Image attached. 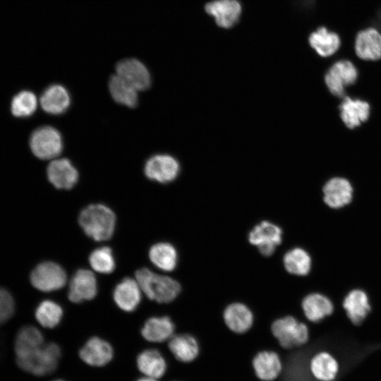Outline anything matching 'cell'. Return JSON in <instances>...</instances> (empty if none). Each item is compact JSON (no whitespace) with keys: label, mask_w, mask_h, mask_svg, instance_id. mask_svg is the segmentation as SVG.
<instances>
[{"label":"cell","mask_w":381,"mask_h":381,"mask_svg":"<svg viewBox=\"0 0 381 381\" xmlns=\"http://www.w3.org/2000/svg\"><path fill=\"white\" fill-rule=\"evenodd\" d=\"M358 72L354 64L349 60L336 61L325 75V83L329 92L338 97H344L346 87L356 83Z\"/></svg>","instance_id":"cell-7"},{"label":"cell","mask_w":381,"mask_h":381,"mask_svg":"<svg viewBox=\"0 0 381 381\" xmlns=\"http://www.w3.org/2000/svg\"><path fill=\"white\" fill-rule=\"evenodd\" d=\"M40 102L44 111L52 114H60L68 108L71 99L64 86L52 85L44 91Z\"/></svg>","instance_id":"cell-23"},{"label":"cell","mask_w":381,"mask_h":381,"mask_svg":"<svg viewBox=\"0 0 381 381\" xmlns=\"http://www.w3.org/2000/svg\"><path fill=\"white\" fill-rule=\"evenodd\" d=\"M119 77L138 90H147L151 83L150 74L146 66L133 58L120 61L116 66Z\"/></svg>","instance_id":"cell-11"},{"label":"cell","mask_w":381,"mask_h":381,"mask_svg":"<svg viewBox=\"0 0 381 381\" xmlns=\"http://www.w3.org/2000/svg\"><path fill=\"white\" fill-rule=\"evenodd\" d=\"M373 24L381 32V7L377 10Z\"/></svg>","instance_id":"cell-37"},{"label":"cell","mask_w":381,"mask_h":381,"mask_svg":"<svg viewBox=\"0 0 381 381\" xmlns=\"http://www.w3.org/2000/svg\"><path fill=\"white\" fill-rule=\"evenodd\" d=\"M175 326L168 316L152 317L145 322L141 329V334L150 342H163L173 335Z\"/></svg>","instance_id":"cell-24"},{"label":"cell","mask_w":381,"mask_h":381,"mask_svg":"<svg viewBox=\"0 0 381 381\" xmlns=\"http://www.w3.org/2000/svg\"><path fill=\"white\" fill-rule=\"evenodd\" d=\"M301 308L306 318L318 322L334 312V304L325 295L314 292L307 294L301 301Z\"/></svg>","instance_id":"cell-19"},{"label":"cell","mask_w":381,"mask_h":381,"mask_svg":"<svg viewBox=\"0 0 381 381\" xmlns=\"http://www.w3.org/2000/svg\"><path fill=\"white\" fill-rule=\"evenodd\" d=\"M44 344V337L37 327L26 325L18 332L15 341L14 351L16 356L25 354Z\"/></svg>","instance_id":"cell-31"},{"label":"cell","mask_w":381,"mask_h":381,"mask_svg":"<svg viewBox=\"0 0 381 381\" xmlns=\"http://www.w3.org/2000/svg\"><path fill=\"white\" fill-rule=\"evenodd\" d=\"M205 8L214 18L216 23L224 28L234 26L241 13V4L236 0H215L207 3Z\"/></svg>","instance_id":"cell-16"},{"label":"cell","mask_w":381,"mask_h":381,"mask_svg":"<svg viewBox=\"0 0 381 381\" xmlns=\"http://www.w3.org/2000/svg\"><path fill=\"white\" fill-rule=\"evenodd\" d=\"M49 181L58 189H71L77 183L78 173L72 163L66 158L56 159L47 167Z\"/></svg>","instance_id":"cell-17"},{"label":"cell","mask_w":381,"mask_h":381,"mask_svg":"<svg viewBox=\"0 0 381 381\" xmlns=\"http://www.w3.org/2000/svg\"><path fill=\"white\" fill-rule=\"evenodd\" d=\"M136 363L138 370L145 377L159 378L167 370L166 361L156 349H147L140 353L137 356Z\"/></svg>","instance_id":"cell-28"},{"label":"cell","mask_w":381,"mask_h":381,"mask_svg":"<svg viewBox=\"0 0 381 381\" xmlns=\"http://www.w3.org/2000/svg\"><path fill=\"white\" fill-rule=\"evenodd\" d=\"M63 317V309L56 302L50 300L42 301L36 308L35 318L44 327H56Z\"/></svg>","instance_id":"cell-33"},{"label":"cell","mask_w":381,"mask_h":381,"mask_svg":"<svg viewBox=\"0 0 381 381\" xmlns=\"http://www.w3.org/2000/svg\"><path fill=\"white\" fill-rule=\"evenodd\" d=\"M149 258L157 267L165 272L173 271L178 263L177 250L167 242L153 245L149 250Z\"/></svg>","instance_id":"cell-30"},{"label":"cell","mask_w":381,"mask_h":381,"mask_svg":"<svg viewBox=\"0 0 381 381\" xmlns=\"http://www.w3.org/2000/svg\"><path fill=\"white\" fill-rule=\"evenodd\" d=\"M356 56L364 61H377L381 59V32L373 27L360 30L354 42Z\"/></svg>","instance_id":"cell-12"},{"label":"cell","mask_w":381,"mask_h":381,"mask_svg":"<svg viewBox=\"0 0 381 381\" xmlns=\"http://www.w3.org/2000/svg\"><path fill=\"white\" fill-rule=\"evenodd\" d=\"M53 381H64V380H61V379H58V380H53Z\"/></svg>","instance_id":"cell-40"},{"label":"cell","mask_w":381,"mask_h":381,"mask_svg":"<svg viewBox=\"0 0 381 381\" xmlns=\"http://www.w3.org/2000/svg\"><path fill=\"white\" fill-rule=\"evenodd\" d=\"M110 94L115 102L128 107L138 104V90L117 74L111 75L109 81Z\"/></svg>","instance_id":"cell-32"},{"label":"cell","mask_w":381,"mask_h":381,"mask_svg":"<svg viewBox=\"0 0 381 381\" xmlns=\"http://www.w3.org/2000/svg\"><path fill=\"white\" fill-rule=\"evenodd\" d=\"M79 356L89 365L102 367L111 361L114 351L109 342L99 337H93L80 349Z\"/></svg>","instance_id":"cell-15"},{"label":"cell","mask_w":381,"mask_h":381,"mask_svg":"<svg viewBox=\"0 0 381 381\" xmlns=\"http://www.w3.org/2000/svg\"><path fill=\"white\" fill-rule=\"evenodd\" d=\"M340 116L346 127L353 129L366 121L370 116V104L360 99L344 97L339 105Z\"/></svg>","instance_id":"cell-18"},{"label":"cell","mask_w":381,"mask_h":381,"mask_svg":"<svg viewBox=\"0 0 381 381\" xmlns=\"http://www.w3.org/2000/svg\"><path fill=\"white\" fill-rule=\"evenodd\" d=\"M61 355L59 346L49 342L25 354L16 356V361L23 371L36 376H44L56 370Z\"/></svg>","instance_id":"cell-3"},{"label":"cell","mask_w":381,"mask_h":381,"mask_svg":"<svg viewBox=\"0 0 381 381\" xmlns=\"http://www.w3.org/2000/svg\"><path fill=\"white\" fill-rule=\"evenodd\" d=\"M30 145L33 154L42 159L55 158L63 148L60 133L52 126H43L35 130L31 135Z\"/></svg>","instance_id":"cell-8"},{"label":"cell","mask_w":381,"mask_h":381,"mask_svg":"<svg viewBox=\"0 0 381 381\" xmlns=\"http://www.w3.org/2000/svg\"><path fill=\"white\" fill-rule=\"evenodd\" d=\"M89 262L95 271L102 274L111 273L116 267L112 250L107 246L94 250L89 256Z\"/></svg>","instance_id":"cell-34"},{"label":"cell","mask_w":381,"mask_h":381,"mask_svg":"<svg viewBox=\"0 0 381 381\" xmlns=\"http://www.w3.org/2000/svg\"><path fill=\"white\" fill-rule=\"evenodd\" d=\"M135 279L145 296L159 303L173 301L181 291V286L176 279L154 273L147 268L138 270Z\"/></svg>","instance_id":"cell-2"},{"label":"cell","mask_w":381,"mask_h":381,"mask_svg":"<svg viewBox=\"0 0 381 381\" xmlns=\"http://www.w3.org/2000/svg\"><path fill=\"white\" fill-rule=\"evenodd\" d=\"M169 349L179 361L189 363L199 354L200 347L196 339L188 334L173 335L169 341Z\"/></svg>","instance_id":"cell-26"},{"label":"cell","mask_w":381,"mask_h":381,"mask_svg":"<svg viewBox=\"0 0 381 381\" xmlns=\"http://www.w3.org/2000/svg\"><path fill=\"white\" fill-rule=\"evenodd\" d=\"M136 381H157V380L155 378L145 377L138 379Z\"/></svg>","instance_id":"cell-38"},{"label":"cell","mask_w":381,"mask_h":381,"mask_svg":"<svg viewBox=\"0 0 381 381\" xmlns=\"http://www.w3.org/2000/svg\"><path fill=\"white\" fill-rule=\"evenodd\" d=\"M256 376L262 381H272L280 374L282 365L278 354L272 351L258 352L253 359Z\"/></svg>","instance_id":"cell-22"},{"label":"cell","mask_w":381,"mask_h":381,"mask_svg":"<svg viewBox=\"0 0 381 381\" xmlns=\"http://www.w3.org/2000/svg\"><path fill=\"white\" fill-rule=\"evenodd\" d=\"M97 294V284L94 274L85 269L77 270L70 281L68 299L78 303L93 299Z\"/></svg>","instance_id":"cell-10"},{"label":"cell","mask_w":381,"mask_h":381,"mask_svg":"<svg viewBox=\"0 0 381 381\" xmlns=\"http://www.w3.org/2000/svg\"><path fill=\"white\" fill-rule=\"evenodd\" d=\"M353 191L352 185L346 179L334 177L322 188L323 200L329 207L339 209L351 202Z\"/></svg>","instance_id":"cell-13"},{"label":"cell","mask_w":381,"mask_h":381,"mask_svg":"<svg viewBox=\"0 0 381 381\" xmlns=\"http://www.w3.org/2000/svg\"><path fill=\"white\" fill-rule=\"evenodd\" d=\"M308 42L310 47L322 57H328L335 54L341 46L339 35L329 31L325 27H320L312 32Z\"/></svg>","instance_id":"cell-25"},{"label":"cell","mask_w":381,"mask_h":381,"mask_svg":"<svg viewBox=\"0 0 381 381\" xmlns=\"http://www.w3.org/2000/svg\"><path fill=\"white\" fill-rule=\"evenodd\" d=\"M314 0H302L303 4L306 6H310L313 5Z\"/></svg>","instance_id":"cell-39"},{"label":"cell","mask_w":381,"mask_h":381,"mask_svg":"<svg viewBox=\"0 0 381 381\" xmlns=\"http://www.w3.org/2000/svg\"><path fill=\"white\" fill-rule=\"evenodd\" d=\"M78 222L85 234L96 241L109 240L116 224L114 212L102 204H92L80 213Z\"/></svg>","instance_id":"cell-1"},{"label":"cell","mask_w":381,"mask_h":381,"mask_svg":"<svg viewBox=\"0 0 381 381\" xmlns=\"http://www.w3.org/2000/svg\"><path fill=\"white\" fill-rule=\"evenodd\" d=\"M180 165L176 159L169 155H157L145 165V176L162 183L173 181L179 175Z\"/></svg>","instance_id":"cell-9"},{"label":"cell","mask_w":381,"mask_h":381,"mask_svg":"<svg viewBox=\"0 0 381 381\" xmlns=\"http://www.w3.org/2000/svg\"><path fill=\"white\" fill-rule=\"evenodd\" d=\"M37 106V100L35 94L30 91L23 90L15 95L11 101V110L16 117H26L32 114Z\"/></svg>","instance_id":"cell-35"},{"label":"cell","mask_w":381,"mask_h":381,"mask_svg":"<svg viewBox=\"0 0 381 381\" xmlns=\"http://www.w3.org/2000/svg\"><path fill=\"white\" fill-rule=\"evenodd\" d=\"M313 377L319 381H333L339 372L337 361L330 353L321 351L315 354L310 363Z\"/></svg>","instance_id":"cell-29"},{"label":"cell","mask_w":381,"mask_h":381,"mask_svg":"<svg viewBox=\"0 0 381 381\" xmlns=\"http://www.w3.org/2000/svg\"><path fill=\"white\" fill-rule=\"evenodd\" d=\"M342 306L348 318L357 325L363 322L370 310L368 296L360 289L351 290L344 297Z\"/></svg>","instance_id":"cell-20"},{"label":"cell","mask_w":381,"mask_h":381,"mask_svg":"<svg viewBox=\"0 0 381 381\" xmlns=\"http://www.w3.org/2000/svg\"><path fill=\"white\" fill-rule=\"evenodd\" d=\"M30 282L37 289L49 292L64 287L67 276L64 268L59 264L46 261L37 265L30 274Z\"/></svg>","instance_id":"cell-6"},{"label":"cell","mask_w":381,"mask_h":381,"mask_svg":"<svg viewBox=\"0 0 381 381\" xmlns=\"http://www.w3.org/2000/svg\"><path fill=\"white\" fill-rule=\"evenodd\" d=\"M282 262L286 272L294 276H306L312 268L310 255L301 247H294L287 250L283 255Z\"/></svg>","instance_id":"cell-27"},{"label":"cell","mask_w":381,"mask_h":381,"mask_svg":"<svg viewBox=\"0 0 381 381\" xmlns=\"http://www.w3.org/2000/svg\"><path fill=\"white\" fill-rule=\"evenodd\" d=\"M271 332L280 346L284 349L302 346L309 339L308 326L291 315L274 320L271 325Z\"/></svg>","instance_id":"cell-4"},{"label":"cell","mask_w":381,"mask_h":381,"mask_svg":"<svg viewBox=\"0 0 381 381\" xmlns=\"http://www.w3.org/2000/svg\"><path fill=\"white\" fill-rule=\"evenodd\" d=\"M224 324L231 332L243 334L248 332L254 322V315L250 308L241 302L227 305L223 311Z\"/></svg>","instance_id":"cell-14"},{"label":"cell","mask_w":381,"mask_h":381,"mask_svg":"<svg viewBox=\"0 0 381 381\" xmlns=\"http://www.w3.org/2000/svg\"><path fill=\"white\" fill-rule=\"evenodd\" d=\"M140 290L137 281L126 277L116 286L113 298L120 309L126 312H133L140 302Z\"/></svg>","instance_id":"cell-21"},{"label":"cell","mask_w":381,"mask_h":381,"mask_svg":"<svg viewBox=\"0 0 381 381\" xmlns=\"http://www.w3.org/2000/svg\"><path fill=\"white\" fill-rule=\"evenodd\" d=\"M14 310L13 296L6 289L0 288V325L12 317Z\"/></svg>","instance_id":"cell-36"},{"label":"cell","mask_w":381,"mask_h":381,"mask_svg":"<svg viewBox=\"0 0 381 381\" xmlns=\"http://www.w3.org/2000/svg\"><path fill=\"white\" fill-rule=\"evenodd\" d=\"M283 231L277 224L263 220L255 225L248 234L250 244L265 257L272 255L282 243Z\"/></svg>","instance_id":"cell-5"}]
</instances>
